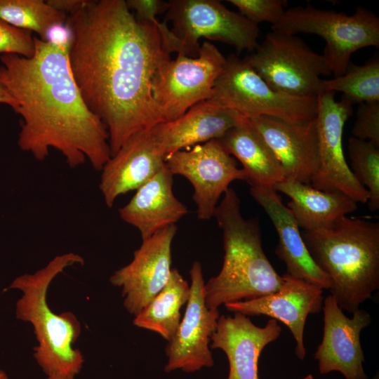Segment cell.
Segmentation results:
<instances>
[{"instance_id":"obj_13","label":"cell","mask_w":379,"mask_h":379,"mask_svg":"<svg viewBox=\"0 0 379 379\" xmlns=\"http://www.w3.org/2000/svg\"><path fill=\"white\" fill-rule=\"evenodd\" d=\"M190 275V293L185 312L175 335L165 349L168 358L166 372L181 370L191 373L214 364L210 343L220 312L218 309H209L206 305L205 281L199 262H193Z\"/></svg>"},{"instance_id":"obj_11","label":"cell","mask_w":379,"mask_h":379,"mask_svg":"<svg viewBox=\"0 0 379 379\" xmlns=\"http://www.w3.org/2000/svg\"><path fill=\"white\" fill-rule=\"evenodd\" d=\"M317 102L319 164L310 185L321 191L343 193L357 203H367L368 192L353 175L343 148V128L352 114L353 104L344 96L336 101L335 93L328 91L318 95Z\"/></svg>"},{"instance_id":"obj_38","label":"cell","mask_w":379,"mask_h":379,"mask_svg":"<svg viewBox=\"0 0 379 379\" xmlns=\"http://www.w3.org/2000/svg\"><path fill=\"white\" fill-rule=\"evenodd\" d=\"M372 379H378V375H375V376L373 377Z\"/></svg>"},{"instance_id":"obj_6","label":"cell","mask_w":379,"mask_h":379,"mask_svg":"<svg viewBox=\"0 0 379 379\" xmlns=\"http://www.w3.org/2000/svg\"><path fill=\"white\" fill-rule=\"evenodd\" d=\"M272 31L296 35L313 34L324 39V56L334 77L344 74L350 58L359 49L379 47V18L372 11L357 7L354 13L318 8L311 4L285 11Z\"/></svg>"},{"instance_id":"obj_10","label":"cell","mask_w":379,"mask_h":379,"mask_svg":"<svg viewBox=\"0 0 379 379\" xmlns=\"http://www.w3.org/2000/svg\"><path fill=\"white\" fill-rule=\"evenodd\" d=\"M166 12L165 20L171 22L190 57L198 55L202 37L232 45L238 52H252L258 45V25L219 1L171 0Z\"/></svg>"},{"instance_id":"obj_12","label":"cell","mask_w":379,"mask_h":379,"mask_svg":"<svg viewBox=\"0 0 379 379\" xmlns=\"http://www.w3.org/2000/svg\"><path fill=\"white\" fill-rule=\"evenodd\" d=\"M165 164L173 175L184 176L191 182L197 218L202 220L213 217L220 197L232 182L246 180L243 169L218 140L171 153L166 157Z\"/></svg>"},{"instance_id":"obj_24","label":"cell","mask_w":379,"mask_h":379,"mask_svg":"<svg viewBox=\"0 0 379 379\" xmlns=\"http://www.w3.org/2000/svg\"><path fill=\"white\" fill-rule=\"evenodd\" d=\"M218 140L230 155L241 162L251 187L273 188L286 179L281 164L247 119Z\"/></svg>"},{"instance_id":"obj_30","label":"cell","mask_w":379,"mask_h":379,"mask_svg":"<svg viewBox=\"0 0 379 379\" xmlns=\"http://www.w3.org/2000/svg\"><path fill=\"white\" fill-rule=\"evenodd\" d=\"M239 13L258 25L263 22L275 24L282 17L287 6L286 0H228Z\"/></svg>"},{"instance_id":"obj_34","label":"cell","mask_w":379,"mask_h":379,"mask_svg":"<svg viewBox=\"0 0 379 379\" xmlns=\"http://www.w3.org/2000/svg\"><path fill=\"white\" fill-rule=\"evenodd\" d=\"M0 103L10 106L14 111L17 107V102L8 93L0 79Z\"/></svg>"},{"instance_id":"obj_32","label":"cell","mask_w":379,"mask_h":379,"mask_svg":"<svg viewBox=\"0 0 379 379\" xmlns=\"http://www.w3.org/2000/svg\"><path fill=\"white\" fill-rule=\"evenodd\" d=\"M352 133L353 137L379 146V102L359 104Z\"/></svg>"},{"instance_id":"obj_29","label":"cell","mask_w":379,"mask_h":379,"mask_svg":"<svg viewBox=\"0 0 379 379\" xmlns=\"http://www.w3.org/2000/svg\"><path fill=\"white\" fill-rule=\"evenodd\" d=\"M128 7L137 14L138 19L153 23L157 28L164 48L168 53L175 52L189 56L187 48L182 41L170 29L166 21L159 22L157 15L166 11L168 2L163 0H128Z\"/></svg>"},{"instance_id":"obj_16","label":"cell","mask_w":379,"mask_h":379,"mask_svg":"<svg viewBox=\"0 0 379 379\" xmlns=\"http://www.w3.org/2000/svg\"><path fill=\"white\" fill-rule=\"evenodd\" d=\"M280 288L272 293L247 300L225 304L227 310L249 315H265L288 328L295 340V353L300 360L306 355L304 331L309 314L323 307L324 290L287 274Z\"/></svg>"},{"instance_id":"obj_33","label":"cell","mask_w":379,"mask_h":379,"mask_svg":"<svg viewBox=\"0 0 379 379\" xmlns=\"http://www.w3.org/2000/svg\"><path fill=\"white\" fill-rule=\"evenodd\" d=\"M46 1L58 11L72 14L81 9L88 0H48Z\"/></svg>"},{"instance_id":"obj_2","label":"cell","mask_w":379,"mask_h":379,"mask_svg":"<svg viewBox=\"0 0 379 379\" xmlns=\"http://www.w3.org/2000/svg\"><path fill=\"white\" fill-rule=\"evenodd\" d=\"M30 58L0 55V79L17 102L22 119L18 145L39 161L50 149L60 152L70 168L88 160L100 171L111 157L109 135L86 106L72 77L67 43L34 37Z\"/></svg>"},{"instance_id":"obj_26","label":"cell","mask_w":379,"mask_h":379,"mask_svg":"<svg viewBox=\"0 0 379 379\" xmlns=\"http://www.w3.org/2000/svg\"><path fill=\"white\" fill-rule=\"evenodd\" d=\"M0 19L10 25L38 34L39 39L48 40L50 30L65 21V13L42 0H0Z\"/></svg>"},{"instance_id":"obj_8","label":"cell","mask_w":379,"mask_h":379,"mask_svg":"<svg viewBox=\"0 0 379 379\" xmlns=\"http://www.w3.org/2000/svg\"><path fill=\"white\" fill-rule=\"evenodd\" d=\"M244 60L274 90L298 97L324 92L321 75L331 72L322 55L296 35L272 31Z\"/></svg>"},{"instance_id":"obj_7","label":"cell","mask_w":379,"mask_h":379,"mask_svg":"<svg viewBox=\"0 0 379 379\" xmlns=\"http://www.w3.org/2000/svg\"><path fill=\"white\" fill-rule=\"evenodd\" d=\"M207 100L246 119L267 116L302 123L317 114V97L293 96L272 89L244 59L234 55L226 58Z\"/></svg>"},{"instance_id":"obj_5","label":"cell","mask_w":379,"mask_h":379,"mask_svg":"<svg viewBox=\"0 0 379 379\" xmlns=\"http://www.w3.org/2000/svg\"><path fill=\"white\" fill-rule=\"evenodd\" d=\"M84 262L81 255L72 252L58 255L34 273L16 277L6 289L22 291L16 302V318L32 325L38 343L33 356L47 377L74 379L83 367L84 356L74 347L81 333L80 321L71 312H53L46 295L51 283L60 273Z\"/></svg>"},{"instance_id":"obj_1","label":"cell","mask_w":379,"mask_h":379,"mask_svg":"<svg viewBox=\"0 0 379 379\" xmlns=\"http://www.w3.org/2000/svg\"><path fill=\"white\" fill-rule=\"evenodd\" d=\"M66 22L72 77L107 128L112 156L132 135L164 122L152 88L170 53L157 27L124 0H88Z\"/></svg>"},{"instance_id":"obj_28","label":"cell","mask_w":379,"mask_h":379,"mask_svg":"<svg viewBox=\"0 0 379 379\" xmlns=\"http://www.w3.org/2000/svg\"><path fill=\"white\" fill-rule=\"evenodd\" d=\"M350 169L357 181L368 192V207L379 208V146L355 137L348 140Z\"/></svg>"},{"instance_id":"obj_35","label":"cell","mask_w":379,"mask_h":379,"mask_svg":"<svg viewBox=\"0 0 379 379\" xmlns=\"http://www.w3.org/2000/svg\"><path fill=\"white\" fill-rule=\"evenodd\" d=\"M0 379H8L7 374L5 371L0 369Z\"/></svg>"},{"instance_id":"obj_27","label":"cell","mask_w":379,"mask_h":379,"mask_svg":"<svg viewBox=\"0 0 379 379\" xmlns=\"http://www.w3.org/2000/svg\"><path fill=\"white\" fill-rule=\"evenodd\" d=\"M323 89L324 92H340L352 104L379 102L378 55L361 65L350 63L343 74L323 80Z\"/></svg>"},{"instance_id":"obj_20","label":"cell","mask_w":379,"mask_h":379,"mask_svg":"<svg viewBox=\"0 0 379 379\" xmlns=\"http://www.w3.org/2000/svg\"><path fill=\"white\" fill-rule=\"evenodd\" d=\"M251 194L263 208L277 232V257L286 267V273L321 289H329L328 277L310 255L295 218L273 188L251 187Z\"/></svg>"},{"instance_id":"obj_23","label":"cell","mask_w":379,"mask_h":379,"mask_svg":"<svg viewBox=\"0 0 379 379\" xmlns=\"http://www.w3.org/2000/svg\"><path fill=\"white\" fill-rule=\"evenodd\" d=\"M273 189L287 195L288 208L304 231L326 229L357 208V202L340 192H328L285 179Z\"/></svg>"},{"instance_id":"obj_19","label":"cell","mask_w":379,"mask_h":379,"mask_svg":"<svg viewBox=\"0 0 379 379\" xmlns=\"http://www.w3.org/2000/svg\"><path fill=\"white\" fill-rule=\"evenodd\" d=\"M281 333L277 320L270 319L263 327L254 324L241 313L220 316L211 337L210 347L220 349L229 362L227 379H259L258 359L262 351Z\"/></svg>"},{"instance_id":"obj_21","label":"cell","mask_w":379,"mask_h":379,"mask_svg":"<svg viewBox=\"0 0 379 379\" xmlns=\"http://www.w3.org/2000/svg\"><path fill=\"white\" fill-rule=\"evenodd\" d=\"M246 118L208 100L200 102L172 121L151 128L166 157L196 145L218 140Z\"/></svg>"},{"instance_id":"obj_31","label":"cell","mask_w":379,"mask_h":379,"mask_svg":"<svg viewBox=\"0 0 379 379\" xmlns=\"http://www.w3.org/2000/svg\"><path fill=\"white\" fill-rule=\"evenodd\" d=\"M34 53V37L30 33L0 19V55L15 54L30 58Z\"/></svg>"},{"instance_id":"obj_15","label":"cell","mask_w":379,"mask_h":379,"mask_svg":"<svg viewBox=\"0 0 379 379\" xmlns=\"http://www.w3.org/2000/svg\"><path fill=\"white\" fill-rule=\"evenodd\" d=\"M322 310L323 338L314 354L319 373L338 371L345 379H367L360 335L371 323L369 313L358 309L347 317L331 295L324 299Z\"/></svg>"},{"instance_id":"obj_14","label":"cell","mask_w":379,"mask_h":379,"mask_svg":"<svg viewBox=\"0 0 379 379\" xmlns=\"http://www.w3.org/2000/svg\"><path fill=\"white\" fill-rule=\"evenodd\" d=\"M177 232L168 226L142 240L132 261L110 277L111 284L121 289L124 306L138 315L167 283L171 271V244Z\"/></svg>"},{"instance_id":"obj_9","label":"cell","mask_w":379,"mask_h":379,"mask_svg":"<svg viewBox=\"0 0 379 379\" xmlns=\"http://www.w3.org/2000/svg\"><path fill=\"white\" fill-rule=\"evenodd\" d=\"M225 64L222 53L208 41L200 46L197 57L178 54L166 61L152 88L164 121L175 119L194 105L208 100Z\"/></svg>"},{"instance_id":"obj_22","label":"cell","mask_w":379,"mask_h":379,"mask_svg":"<svg viewBox=\"0 0 379 379\" xmlns=\"http://www.w3.org/2000/svg\"><path fill=\"white\" fill-rule=\"evenodd\" d=\"M173 175L166 164L153 178L139 187L128 204L119 208L120 218L135 227L145 240L179 221L187 213L173 192Z\"/></svg>"},{"instance_id":"obj_37","label":"cell","mask_w":379,"mask_h":379,"mask_svg":"<svg viewBox=\"0 0 379 379\" xmlns=\"http://www.w3.org/2000/svg\"><path fill=\"white\" fill-rule=\"evenodd\" d=\"M301 379H314L313 376L311 374H309L306 375L305 377L301 378Z\"/></svg>"},{"instance_id":"obj_25","label":"cell","mask_w":379,"mask_h":379,"mask_svg":"<svg viewBox=\"0 0 379 379\" xmlns=\"http://www.w3.org/2000/svg\"><path fill=\"white\" fill-rule=\"evenodd\" d=\"M190 286L176 268H172L164 287L135 317L133 324L158 333L171 341L181 321L180 310L187 304Z\"/></svg>"},{"instance_id":"obj_18","label":"cell","mask_w":379,"mask_h":379,"mask_svg":"<svg viewBox=\"0 0 379 379\" xmlns=\"http://www.w3.org/2000/svg\"><path fill=\"white\" fill-rule=\"evenodd\" d=\"M166 154L151 128L132 135L103 166L99 187L111 208L121 194L139 187L165 166Z\"/></svg>"},{"instance_id":"obj_4","label":"cell","mask_w":379,"mask_h":379,"mask_svg":"<svg viewBox=\"0 0 379 379\" xmlns=\"http://www.w3.org/2000/svg\"><path fill=\"white\" fill-rule=\"evenodd\" d=\"M302 236L343 310L353 313L379 288V223L345 216Z\"/></svg>"},{"instance_id":"obj_36","label":"cell","mask_w":379,"mask_h":379,"mask_svg":"<svg viewBox=\"0 0 379 379\" xmlns=\"http://www.w3.org/2000/svg\"><path fill=\"white\" fill-rule=\"evenodd\" d=\"M47 379H72V378H63V377H47Z\"/></svg>"},{"instance_id":"obj_3","label":"cell","mask_w":379,"mask_h":379,"mask_svg":"<svg viewBox=\"0 0 379 379\" xmlns=\"http://www.w3.org/2000/svg\"><path fill=\"white\" fill-rule=\"evenodd\" d=\"M213 217L222 232L225 253L220 272L204 284L207 307L218 309L277 291L282 276L262 249L258 220L243 217L240 199L232 188L224 194Z\"/></svg>"},{"instance_id":"obj_17","label":"cell","mask_w":379,"mask_h":379,"mask_svg":"<svg viewBox=\"0 0 379 379\" xmlns=\"http://www.w3.org/2000/svg\"><path fill=\"white\" fill-rule=\"evenodd\" d=\"M247 121L271 149L286 179L310 184L319 164L316 117L305 122L289 123L260 116Z\"/></svg>"}]
</instances>
